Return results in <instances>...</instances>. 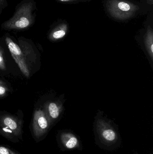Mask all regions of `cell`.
I'll return each instance as SVG.
<instances>
[{"mask_svg":"<svg viewBox=\"0 0 153 154\" xmlns=\"http://www.w3.org/2000/svg\"><path fill=\"white\" fill-rule=\"evenodd\" d=\"M34 7L31 2L22 5L12 17L3 23L2 28L7 30H22L30 27L34 21Z\"/></svg>","mask_w":153,"mask_h":154,"instance_id":"obj_1","label":"cell"},{"mask_svg":"<svg viewBox=\"0 0 153 154\" xmlns=\"http://www.w3.org/2000/svg\"><path fill=\"white\" fill-rule=\"evenodd\" d=\"M107 8L112 17L120 20L133 17L139 9L138 5L125 0H108Z\"/></svg>","mask_w":153,"mask_h":154,"instance_id":"obj_2","label":"cell"},{"mask_svg":"<svg viewBox=\"0 0 153 154\" xmlns=\"http://www.w3.org/2000/svg\"><path fill=\"white\" fill-rule=\"evenodd\" d=\"M51 122L45 110L41 109L36 110L34 113L32 124L35 137L39 138L44 135L47 132Z\"/></svg>","mask_w":153,"mask_h":154,"instance_id":"obj_3","label":"cell"},{"mask_svg":"<svg viewBox=\"0 0 153 154\" xmlns=\"http://www.w3.org/2000/svg\"><path fill=\"white\" fill-rule=\"evenodd\" d=\"M5 41L13 58L19 66L21 71L25 76L29 78L30 76L29 69L22 51L20 47L9 37H6Z\"/></svg>","mask_w":153,"mask_h":154,"instance_id":"obj_4","label":"cell"},{"mask_svg":"<svg viewBox=\"0 0 153 154\" xmlns=\"http://www.w3.org/2000/svg\"><path fill=\"white\" fill-rule=\"evenodd\" d=\"M97 130L101 139L105 143L112 144L116 142L118 135L114 128L102 119L97 122Z\"/></svg>","mask_w":153,"mask_h":154,"instance_id":"obj_5","label":"cell"},{"mask_svg":"<svg viewBox=\"0 0 153 154\" xmlns=\"http://www.w3.org/2000/svg\"><path fill=\"white\" fill-rule=\"evenodd\" d=\"M0 125L4 132L15 136H19L21 134V123L15 117L10 115L3 116L0 119Z\"/></svg>","mask_w":153,"mask_h":154,"instance_id":"obj_6","label":"cell"},{"mask_svg":"<svg viewBox=\"0 0 153 154\" xmlns=\"http://www.w3.org/2000/svg\"><path fill=\"white\" fill-rule=\"evenodd\" d=\"M62 104L57 101H52L47 103L45 111L50 121L57 119L62 111Z\"/></svg>","mask_w":153,"mask_h":154,"instance_id":"obj_7","label":"cell"},{"mask_svg":"<svg viewBox=\"0 0 153 154\" xmlns=\"http://www.w3.org/2000/svg\"><path fill=\"white\" fill-rule=\"evenodd\" d=\"M143 47L145 50L146 55L150 59L151 62H153V31L150 25L147 27L146 32L144 38Z\"/></svg>","mask_w":153,"mask_h":154,"instance_id":"obj_8","label":"cell"},{"mask_svg":"<svg viewBox=\"0 0 153 154\" xmlns=\"http://www.w3.org/2000/svg\"><path fill=\"white\" fill-rule=\"evenodd\" d=\"M60 137L63 145L67 149H74L79 146V140L72 133H62Z\"/></svg>","mask_w":153,"mask_h":154,"instance_id":"obj_9","label":"cell"},{"mask_svg":"<svg viewBox=\"0 0 153 154\" xmlns=\"http://www.w3.org/2000/svg\"><path fill=\"white\" fill-rule=\"evenodd\" d=\"M68 30V25L66 23L59 24L50 32L49 38L53 41H56L63 38L66 35Z\"/></svg>","mask_w":153,"mask_h":154,"instance_id":"obj_10","label":"cell"},{"mask_svg":"<svg viewBox=\"0 0 153 154\" xmlns=\"http://www.w3.org/2000/svg\"><path fill=\"white\" fill-rule=\"evenodd\" d=\"M8 91V88L4 82L0 80V97L5 95Z\"/></svg>","mask_w":153,"mask_h":154,"instance_id":"obj_11","label":"cell"},{"mask_svg":"<svg viewBox=\"0 0 153 154\" xmlns=\"http://www.w3.org/2000/svg\"><path fill=\"white\" fill-rule=\"evenodd\" d=\"M0 69L2 70L5 69V65L4 59L3 51L1 46H0Z\"/></svg>","mask_w":153,"mask_h":154,"instance_id":"obj_12","label":"cell"},{"mask_svg":"<svg viewBox=\"0 0 153 154\" xmlns=\"http://www.w3.org/2000/svg\"><path fill=\"white\" fill-rule=\"evenodd\" d=\"M0 154H18L5 146H0Z\"/></svg>","mask_w":153,"mask_h":154,"instance_id":"obj_13","label":"cell"},{"mask_svg":"<svg viewBox=\"0 0 153 154\" xmlns=\"http://www.w3.org/2000/svg\"><path fill=\"white\" fill-rule=\"evenodd\" d=\"M62 2H75L78 0H58Z\"/></svg>","mask_w":153,"mask_h":154,"instance_id":"obj_14","label":"cell"},{"mask_svg":"<svg viewBox=\"0 0 153 154\" xmlns=\"http://www.w3.org/2000/svg\"><path fill=\"white\" fill-rule=\"evenodd\" d=\"M148 4L152 5L153 4V0H146Z\"/></svg>","mask_w":153,"mask_h":154,"instance_id":"obj_15","label":"cell"},{"mask_svg":"<svg viewBox=\"0 0 153 154\" xmlns=\"http://www.w3.org/2000/svg\"><path fill=\"white\" fill-rule=\"evenodd\" d=\"M3 2L4 0H0V7L2 5Z\"/></svg>","mask_w":153,"mask_h":154,"instance_id":"obj_16","label":"cell"}]
</instances>
